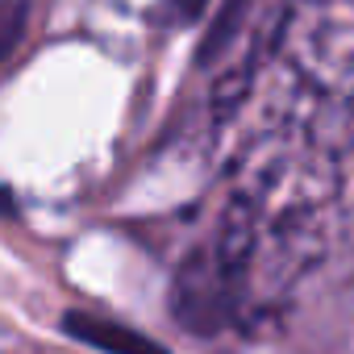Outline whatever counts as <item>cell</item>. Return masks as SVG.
<instances>
[{"instance_id":"1","label":"cell","mask_w":354,"mask_h":354,"mask_svg":"<svg viewBox=\"0 0 354 354\" xmlns=\"http://www.w3.org/2000/svg\"><path fill=\"white\" fill-rule=\"evenodd\" d=\"M230 292L234 288H230L225 271L217 267V259L196 254L192 263H184L180 279H175V313L192 329H213L230 313Z\"/></svg>"},{"instance_id":"4","label":"cell","mask_w":354,"mask_h":354,"mask_svg":"<svg viewBox=\"0 0 354 354\" xmlns=\"http://www.w3.org/2000/svg\"><path fill=\"white\" fill-rule=\"evenodd\" d=\"M171 5H175V13H180V17H196L205 9V0H171Z\"/></svg>"},{"instance_id":"3","label":"cell","mask_w":354,"mask_h":354,"mask_svg":"<svg viewBox=\"0 0 354 354\" xmlns=\"http://www.w3.org/2000/svg\"><path fill=\"white\" fill-rule=\"evenodd\" d=\"M26 26H30V0H0V63L21 46Z\"/></svg>"},{"instance_id":"2","label":"cell","mask_w":354,"mask_h":354,"mask_svg":"<svg viewBox=\"0 0 354 354\" xmlns=\"http://www.w3.org/2000/svg\"><path fill=\"white\" fill-rule=\"evenodd\" d=\"M67 333L104 350V354H167L158 342H150L146 333L121 325V321H109V317H96V313H67Z\"/></svg>"}]
</instances>
